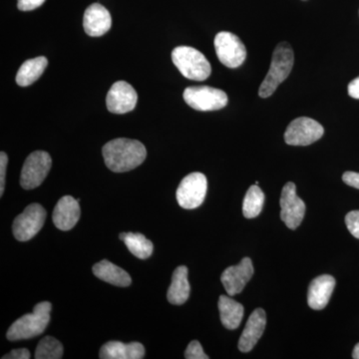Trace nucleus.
Returning a JSON list of instances; mask_svg holds the SVG:
<instances>
[{
  "instance_id": "f257e3e1",
  "label": "nucleus",
  "mask_w": 359,
  "mask_h": 359,
  "mask_svg": "<svg viewBox=\"0 0 359 359\" xmlns=\"http://www.w3.org/2000/svg\"><path fill=\"white\" fill-rule=\"evenodd\" d=\"M102 154L108 169L124 173L140 166L147 157V150L140 141L118 138L104 145Z\"/></svg>"
},
{
  "instance_id": "f03ea898",
  "label": "nucleus",
  "mask_w": 359,
  "mask_h": 359,
  "mask_svg": "<svg viewBox=\"0 0 359 359\" xmlns=\"http://www.w3.org/2000/svg\"><path fill=\"white\" fill-rule=\"evenodd\" d=\"M294 51L290 45L287 42H280L276 45L268 74L259 86V97L268 98L273 95L278 87L289 77L294 67Z\"/></svg>"
},
{
  "instance_id": "7ed1b4c3",
  "label": "nucleus",
  "mask_w": 359,
  "mask_h": 359,
  "mask_svg": "<svg viewBox=\"0 0 359 359\" xmlns=\"http://www.w3.org/2000/svg\"><path fill=\"white\" fill-rule=\"evenodd\" d=\"M52 304L49 302L37 304L32 313L25 314L14 321L7 330L6 337L11 341L30 339L43 334L50 321Z\"/></svg>"
},
{
  "instance_id": "20e7f679",
  "label": "nucleus",
  "mask_w": 359,
  "mask_h": 359,
  "mask_svg": "<svg viewBox=\"0 0 359 359\" xmlns=\"http://www.w3.org/2000/svg\"><path fill=\"white\" fill-rule=\"evenodd\" d=\"M172 60L184 77L204 81L211 75L212 67L204 54L193 47L179 46L172 51Z\"/></svg>"
},
{
  "instance_id": "39448f33",
  "label": "nucleus",
  "mask_w": 359,
  "mask_h": 359,
  "mask_svg": "<svg viewBox=\"0 0 359 359\" xmlns=\"http://www.w3.org/2000/svg\"><path fill=\"white\" fill-rule=\"evenodd\" d=\"M184 100L197 111L223 109L229 102L228 95L221 89L210 86H192L185 89Z\"/></svg>"
},
{
  "instance_id": "423d86ee",
  "label": "nucleus",
  "mask_w": 359,
  "mask_h": 359,
  "mask_svg": "<svg viewBox=\"0 0 359 359\" xmlns=\"http://www.w3.org/2000/svg\"><path fill=\"white\" fill-rule=\"evenodd\" d=\"M46 215L44 208L37 203L27 205L25 211L14 219L13 224L14 238L20 242H27L32 240L44 226Z\"/></svg>"
},
{
  "instance_id": "0eeeda50",
  "label": "nucleus",
  "mask_w": 359,
  "mask_h": 359,
  "mask_svg": "<svg viewBox=\"0 0 359 359\" xmlns=\"http://www.w3.org/2000/svg\"><path fill=\"white\" fill-rule=\"evenodd\" d=\"M52 159L44 151H35L26 158L20 175V185L25 190H32L43 183L50 171Z\"/></svg>"
},
{
  "instance_id": "6e6552de",
  "label": "nucleus",
  "mask_w": 359,
  "mask_h": 359,
  "mask_svg": "<svg viewBox=\"0 0 359 359\" xmlns=\"http://www.w3.org/2000/svg\"><path fill=\"white\" fill-rule=\"evenodd\" d=\"M207 189L205 175L195 172L182 180L176 193L177 201L183 209H197L204 203Z\"/></svg>"
},
{
  "instance_id": "1a4fd4ad",
  "label": "nucleus",
  "mask_w": 359,
  "mask_h": 359,
  "mask_svg": "<svg viewBox=\"0 0 359 359\" xmlns=\"http://www.w3.org/2000/svg\"><path fill=\"white\" fill-rule=\"evenodd\" d=\"M214 44L219 60L226 67L238 68L245 62L247 49L237 35L219 32L215 37Z\"/></svg>"
},
{
  "instance_id": "9d476101",
  "label": "nucleus",
  "mask_w": 359,
  "mask_h": 359,
  "mask_svg": "<svg viewBox=\"0 0 359 359\" xmlns=\"http://www.w3.org/2000/svg\"><path fill=\"white\" fill-rule=\"evenodd\" d=\"M325 129L320 123L309 117H299L290 123L285 133V141L290 146H309L320 140Z\"/></svg>"
},
{
  "instance_id": "9b49d317",
  "label": "nucleus",
  "mask_w": 359,
  "mask_h": 359,
  "mask_svg": "<svg viewBox=\"0 0 359 359\" xmlns=\"http://www.w3.org/2000/svg\"><path fill=\"white\" fill-rule=\"evenodd\" d=\"M280 219L290 230H295L304 219L306 204L297 195V187L292 182L285 184L283 188L280 201Z\"/></svg>"
},
{
  "instance_id": "f8f14e48",
  "label": "nucleus",
  "mask_w": 359,
  "mask_h": 359,
  "mask_svg": "<svg viewBox=\"0 0 359 359\" xmlns=\"http://www.w3.org/2000/svg\"><path fill=\"white\" fill-rule=\"evenodd\" d=\"M138 95L126 81H117L111 87L106 97L107 109L114 114H126L136 107Z\"/></svg>"
},
{
  "instance_id": "ddd939ff",
  "label": "nucleus",
  "mask_w": 359,
  "mask_h": 359,
  "mask_svg": "<svg viewBox=\"0 0 359 359\" xmlns=\"http://www.w3.org/2000/svg\"><path fill=\"white\" fill-rule=\"evenodd\" d=\"M254 275V266L250 257H244L237 266H229L222 273L221 280L230 297L240 294Z\"/></svg>"
},
{
  "instance_id": "4468645a",
  "label": "nucleus",
  "mask_w": 359,
  "mask_h": 359,
  "mask_svg": "<svg viewBox=\"0 0 359 359\" xmlns=\"http://www.w3.org/2000/svg\"><path fill=\"white\" fill-rule=\"evenodd\" d=\"M81 209L79 202L72 196H65L58 201L54 208L53 223L61 231H69L74 228L79 221Z\"/></svg>"
},
{
  "instance_id": "2eb2a0df",
  "label": "nucleus",
  "mask_w": 359,
  "mask_h": 359,
  "mask_svg": "<svg viewBox=\"0 0 359 359\" xmlns=\"http://www.w3.org/2000/svg\"><path fill=\"white\" fill-rule=\"evenodd\" d=\"M112 25L110 13L100 4H91L85 11L83 27L85 32L92 37L102 36L109 32Z\"/></svg>"
},
{
  "instance_id": "dca6fc26",
  "label": "nucleus",
  "mask_w": 359,
  "mask_h": 359,
  "mask_svg": "<svg viewBox=\"0 0 359 359\" xmlns=\"http://www.w3.org/2000/svg\"><path fill=\"white\" fill-rule=\"evenodd\" d=\"M266 314L263 309H257L250 314L249 320L241 339L238 340V349L242 353H249L261 339L266 328Z\"/></svg>"
},
{
  "instance_id": "f3484780",
  "label": "nucleus",
  "mask_w": 359,
  "mask_h": 359,
  "mask_svg": "<svg viewBox=\"0 0 359 359\" xmlns=\"http://www.w3.org/2000/svg\"><path fill=\"white\" fill-rule=\"evenodd\" d=\"M335 280L330 275H323L314 278L311 283L308 292L309 308L320 311L327 306L334 292Z\"/></svg>"
},
{
  "instance_id": "a211bd4d",
  "label": "nucleus",
  "mask_w": 359,
  "mask_h": 359,
  "mask_svg": "<svg viewBox=\"0 0 359 359\" xmlns=\"http://www.w3.org/2000/svg\"><path fill=\"white\" fill-rule=\"evenodd\" d=\"M145 355V347L140 342L124 344L121 341H108L101 347V359H142Z\"/></svg>"
},
{
  "instance_id": "6ab92c4d",
  "label": "nucleus",
  "mask_w": 359,
  "mask_h": 359,
  "mask_svg": "<svg viewBox=\"0 0 359 359\" xmlns=\"http://www.w3.org/2000/svg\"><path fill=\"white\" fill-rule=\"evenodd\" d=\"M188 273V268L185 266H180L175 269L171 285L167 292V299L170 304L181 306L188 301L191 290Z\"/></svg>"
},
{
  "instance_id": "aec40b11",
  "label": "nucleus",
  "mask_w": 359,
  "mask_h": 359,
  "mask_svg": "<svg viewBox=\"0 0 359 359\" xmlns=\"http://www.w3.org/2000/svg\"><path fill=\"white\" fill-rule=\"evenodd\" d=\"M92 271L97 278L116 287H129L132 283L129 273L108 259H103L100 263L94 264Z\"/></svg>"
},
{
  "instance_id": "412c9836",
  "label": "nucleus",
  "mask_w": 359,
  "mask_h": 359,
  "mask_svg": "<svg viewBox=\"0 0 359 359\" xmlns=\"http://www.w3.org/2000/svg\"><path fill=\"white\" fill-rule=\"evenodd\" d=\"M219 318L226 330H237L244 318V306L235 299L221 295L219 299Z\"/></svg>"
},
{
  "instance_id": "4be33fe9",
  "label": "nucleus",
  "mask_w": 359,
  "mask_h": 359,
  "mask_svg": "<svg viewBox=\"0 0 359 359\" xmlns=\"http://www.w3.org/2000/svg\"><path fill=\"white\" fill-rule=\"evenodd\" d=\"M48 61L44 56L29 59L20 66L16 74V83L21 87L29 86L36 82L46 69Z\"/></svg>"
},
{
  "instance_id": "5701e85b",
  "label": "nucleus",
  "mask_w": 359,
  "mask_h": 359,
  "mask_svg": "<svg viewBox=\"0 0 359 359\" xmlns=\"http://www.w3.org/2000/svg\"><path fill=\"white\" fill-rule=\"evenodd\" d=\"M119 238L128 248L130 252L138 259H146L153 254V243L142 233H121Z\"/></svg>"
},
{
  "instance_id": "b1692460",
  "label": "nucleus",
  "mask_w": 359,
  "mask_h": 359,
  "mask_svg": "<svg viewBox=\"0 0 359 359\" xmlns=\"http://www.w3.org/2000/svg\"><path fill=\"white\" fill-rule=\"evenodd\" d=\"M264 194L257 185L250 187L243 203V214L245 218H257L263 210Z\"/></svg>"
},
{
  "instance_id": "393cba45",
  "label": "nucleus",
  "mask_w": 359,
  "mask_h": 359,
  "mask_svg": "<svg viewBox=\"0 0 359 359\" xmlns=\"http://www.w3.org/2000/svg\"><path fill=\"white\" fill-rule=\"evenodd\" d=\"M63 356V346L52 337L40 340L35 351V359H60Z\"/></svg>"
},
{
  "instance_id": "a878e982",
  "label": "nucleus",
  "mask_w": 359,
  "mask_h": 359,
  "mask_svg": "<svg viewBox=\"0 0 359 359\" xmlns=\"http://www.w3.org/2000/svg\"><path fill=\"white\" fill-rule=\"evenodd\" d=\"M185 358L187 359H208L207 355L203 351V347L198 340H193L185 351Z\"/></svg>"
},
{
  "instance_id": "bb28decb",
  "label": "nucleus",
  "mask_w": 359,
  "mask_h": 359,
  "mask_svg": "<svg viewBox=\"0 0 359 359\" xmlns=\"http://www.w3.org/2000/svg\"><path fill=\"white\" fill-rule=\"evenodd\" d=\"M347 229L354 238H359V211H351L346 215Z\"/></svg>"
},
{
  "instance_id": "cd10ccee",
  "label": "nucleus",
  "mask_w": 359,
  "mask_h": 359,
  "mask_svg": "<svg viewBox=\"0 0 359 359\" xmlns=\"http://www.w3.org/2000/svg\"><path fill=\"white\" fill-rule=\"evenodd\" d=\"M7 163H8V157L6 153H0V196L4 195V186H6Z\"/></svg>"
},
{
  "instance_id": "c85d7f7f",
  "label": "nucleus",
  "mask_w": 359,
  "mask_h": 359,
  "mask_svg": "<svg viewBox=\"0 0 359 359\" xmlns=\"http://www.w3.org/2000/svg\"><path fill=\"white\" fill-rule=\"evenodd\" d=\"M45 0H18V7L21 11H30L39 8Z\"/></svg>"
},
{
  "instance_id": "c756f323",
  "label": "nucleus",
  "mask_w": 359,
  "mask_h": 359,
  "mask_svg": "<svg viewBox=\"0 0 359 359\" xmlns=\"http://www.w3.org/2000/svg\"><path fill=\"white\" fill-rule=\"evenodd\" d=\"M32 358L29 351L26 348L14 349L11 353L2 356V359H29Z\"/></svg>"
},
{
  "instance_id": "7c9ffc66",
  "label": "nucleus",
  "mask_w": 359,
  "mask_h": 359,
  "mask_svg": "<svg viewBox=\"0 0 359 359\" xmlns=\"http://www.w3.org/2000/svg\"><path fill=\"white\" fill-rule=\"evenodd\" d=\"M342 180H344L346 185L358 189L359 190V173L351 171L346 172V173L342 175Z\"/></svg>"
},
{
  "instance_id": "2f4dec72",
  "label": "nucleus",
  "mask_w": 359,
  "mask_h": 359,
  "mask_svg": "<svg viewBox=\"0 0 359 359\" xmlns=\"http://www.w3.org/2000/svg\"><path fill=\"white\" fill-rule=\"evenodd\" d=\"M348 95L354 99H359V76L353 79L347 87Z\"/></svg>"
},
{
  "instance_id": "473e14b6",
  "label": "nucleus",
  "mask_w": 359,
  "mask_h": 359,
  "mask_svg": "<svg viewBox=\"0 0 359 359\" xmlns=\"http://www.w3.org/2000/svg\"><path fill=\"white\" fill-rule=\"evenodd\" d=\"M353 358L354 359H359V344H356L355 347H354Z\"/></svg>"
}]
</instances>
